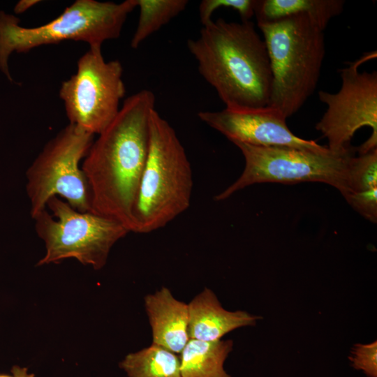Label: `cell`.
<instances>
[{
	"instance_id": "6da1fadb",
	"label": "cell",
	"mask_w": 377,
	"mask_h": 377,
	"mask_svg": "<svg viewBox=\"0 0 377 377\" xmlns=\"http://www.w3.org/2000/svg\"><path fill=\"white\" fill-rule=\"evenodd\" d=\"M155 102V95L148 89L128 96L94 140L81 165L90 188L91 212L120 222L130 232Z\"/></svg>"
},
{
	"instance_id": "7a4b0ae2",
	"label": "cell",
	"mask_w": 377,
	"mask_h": 377,
	"mask_svg": "<svg viewBox=\"0 0 377 377\" xmlns=\"http://www.w3.org/2000/svg\"><path fill=\"white\" fill-rule=\"evenodd\" d=\"M186 44L199 73L226 108L269 105L272 82L269 59L265 41L251 21L212 20Z\"/></svg>"
},
{
	"instance_id": "3957f363",
	"label": "cell",
	"mask_w": 377,
	"mask_h": 377,
	"mask_svg": "<svg viewBox=\"0 0 377 377\" xmlns=\"http://www.w3.org/2000/svg\"><path fill=\"white\" fill-rule=\"evenodd\" d=\"M193 185L191 164L181 141L168 121L153 110L131 232H151L184 212L191 204Z\"/></svg>"
},
{
	"instance_id": "277c9868",
	"label": "cell",
	"mask_w": 377,
	"mask_h": 377,
	"mask_svg": "<svg viewBox=\"0 0 377 377\" xmlns=\"http://www.w3.org/2000/svg\"><path fill=\"white\" fill-rule=\"evenodd\" d=\"M272 71L269 106L286 118L314 92L325 54L324 30L309 16L297 15L258 23Z\"/></svg>"
},
{
	"instance_id": "5b68a950",
	"label": "cell",
	"mask_w": 377,
	"mask_h": 377,
	"mask_svg": "<svg viewBox=\"0 0 377 377\" xmlns=\"http://www.w3.org/2000/svg\"><path fill=\"white\" fill-rule=\"evenodd\" d=\"M136 7V0L121 3L76 0L57 17L35 27H24L18 17L0 11V70L13 81L8 61L14 51L27 53L41 45L65 40L101 48L104 42L119 37L128 14Z\"/></svg>"
},
{
	"instance_id": "8992f818",
	"label": "cell",
	"mask_w": 377,
	"mask_h": 377,
	"mask_svg": "<svg viewBox=\"0 0 377 377\" xmlns=\"http://www.w3.org/2000/svg\"><path fill=\"white\" fill-rule=\"evenodd\" d=\"M45 253L37 266L75 258L100 269L112 247L130 231L120 222L92 212H80L59 197L50 198L46 209L34 218Z\"/></svg>"
},
{
	"instance_id": "52a82bcc",
	"label": "cell",
	"mask_w": 377,
	"mask_h": 377,
	"mask_svg": "<svg viewBox=\"0 0 377 377\" xmlns=\"http://www.w3.org/2000/svg\"><path fill=\"white\" fill-rule=\"evenodd\" d=\"M244 158V170L238 179L214 197L224 200L255 184L322 182L348 192V169L355 149L334 153L329 149L317 151L288 147H260L234 143Z\"/></svg>"
},
{
	"instance_id": "ba28073f",
	"label": "cell",
	"mask_w": 377,
	"mask_h": 377,
	"mask_svg": "<svg viewBox=\"0 0 377 377\" xmlns=\"http://www.w3.org/2000/svg\"><path fill=\"white\" fill-rule=\"evenodd\" d=\"M94 137L68 124L45 144L26 172L31 218L46 209L52 197L61 198L77 211L91 212L89 186L80 165Z\"/></svg>"
},
{
	"instance_id": "9c48e42d",
	"label": "cell",
	"mask_w": 377,
	"mask_h": 377,
	"mask_svg": "<svg viewBox=\"0 0 377 377\" xmlns=\"http://www.w3.org/2000/svg\"><path fill=\"white\" fill-rule=\"evenodd\" d=\"M376 57L368 52L339 70L341 85L336 93L318 91L327 110L316 128L327 139L332 152L343 153L353 149L350 142L360 128L368 126L371 134L357 148L359 154L377 148V72H360L359 67Z\"/></svg>"
},
{
	"instance_id": "30bf717a",
	"label": "cell",
	"mask_w": 377,
	"mask_h": 377,
	"mask_svg": "<svg viewBox=\"0 0 377 377\" xmlns=\"http://www.w3.org/2000/svg\"><path fill=\"white\" fill-rule=\"evenodd\" d=\"M122 75L120 61H106L101 48H89L83 54L76 73L59 91L69 124L94 135L102 133L120 110L126 93Z\"/></svg>"
},
{
	"instance_id": "8fae6325",
	"label": "cell",
	"mask_w": 377,
	"mask_h": 377,
	"mask_svg": "<svg viewBox=\"0 0 377 377\" xmlns=\"http://www.w3.org/2000/svg\"><path fill=\"white\" fill-rule=\"evenodd\" d=\"M198 117L232 143L260 147H288L317 151L328 149L315 141L306 140L294 135L288 127L287 118L283 113L269 105L201 111L198 113Z\"/></svg>"
},
{
	"instance_id": "7c38bea8",
	"label": "cell",
	"mask_w": 377,
	"mask_h": 377,
	"mask_svg": "<svg viewBox=\"0 0 377 377\" xmlns=\"http://www.w3.org/2000/svg\"><path fill=\"white\" fill-rule=\"evenodd\" d=\"M145 306L152 331V343L181 353L189 340L188 304L161 288L145 297Z\"/></svg>"
},
{
	"instance_id": "4fadbf2b",
	"label": "cell",
	"mask_w": 377,
	"mask_h": 377,
	"mask_svg": "<svg viewBox=\"0 0 377 377\" xmlns=\"http://www.w3.org/2000/svg\"><path fill=\"white\" fill-rule=\"evenodd\" d=\"M188 337L205 341L221 339L239 327L254 325L260 317L246 311L226 310L214 292L205 288L188 304Z\"/></svg>"
},
{
	"instance_id": "5bb4252c",
	"label": "cell",
	"mask_w": 377,
	"mask_h": 377,
	"mask_svg": "<svg viewBox=\"0 0 377 377\" xmlns=\"http://www.w3.org/2000/svg\"><path fill=\"white\" fill-rule=\"evenodd\" d=\"M344 4L343 0H256L254 15L258 24L306 15L325 30L330 21L342 13Z\"/></svg>"
},
{
	"instance_id": "9a60e30c",
	"label": "cell",
	"mask_w": 377,
	"mask_h": 377,
	"mask_svg": "<svg viewBox=\"0 0 377 377\" xmlns=\"http://www.w3.org/2000/svg\"><path fill=\"white\" fill-rule=\"evenodd\" d=\"M233 341H205L189 339L181 352L182 377H230L223 364L232 350Z\"/></svg>"
},
{
	"instance_id": "2e32d148",
	"label": "cell",
	"mask_w": 377,
	"mask_h": 377,
	"mask_svg": "<svg viewBox=\"0 0 377 377\" xmlns=\"http://www.w3.org/2000/svg\"><path fill=\"white\" fill-rule=\"evenodd\" d=\"M119 367L128 377H182L179 357L154 343L127 355Z\"/></svg>"
},
{
	"instance_id": "e0dca14e",
	"label": "cell",
	"mask_w": 377,
	"mask_h": 377,
	"mask_svg": "<svg viewBox=\"0 0 377 377\" xmlns=\"http://www.w3.org/2000/svg\"><path fill=\"white\" fill-rule=\"evenodd\" d=\"M140 15L131 47L137 49L144 40L177 17L188 3L187 0H136Z\"/></svg>"
},
{
	"instance_id": "ac0fdd59",
	"label": "cell",
	"mask_w": 377,
	"mask_h": 377,
	"mask_svg": "<svg viewBox=\"0 0 377 377\" xmlns=\"http://www.w3.org/2000/svg\"><path fill=\"white\" fill-rule=\"evenodd\" d=\"M348 187L345 199H377V148L357 157L352 156Z\"/></svg>"
},
{
	"instance_id": "d6986e66",
	"label": "cell",
	"mask_w": 377,
	"mask_h": 377,
	"mask_svg": "<svg viewBox=\"0 0 377 377\" xmlns=\"http://www.w3.org/2000/svg\"><path fill=\"white\" fill-rule=\"evenodd\" d=\"M256 0H203L199 5V17L202 25L212 20L214 12L220 8L236 10L242 21L250 20L254 15Z\"/></svg>"
},
{
	"instance_id": "ffe728a7",
	"label": "cell",
	"mask_w": 377,
	"mask_h": 377,
	"mask_svg": "<svg viewBox=\"0 0 377 377\" xmlns=\"http://www.w3.org/2000/svg\"><path fill=\"white\" fill-rule=\"evenodd\" d=\"M350 360L353 367L362 369L369 377H377V341L368 344H356Z\"/></svg>"
},
{
	"instance_id": "44dd1931",
	"label": "cell",
	"mask_w": 377,
	"mask_h": 377,
	"mask_svg": "<svg viewBox=\"0 0 377 377\" xmlns=\"http://www.w3.org/2000/svg\"><path fill=\"white\" fill-rule=\"evenodd\" d=\"M12 375L0 374V377H35L34 374H29L25 367L14 366L11 369Z\"/></svg>"
},
{
	"instance_id": "7402d4cb",
	"label": "cell",
	"mask_w": 377,
	"mask_h": 377,
	"mask_svg": "<svg viewBox=\"0 0 377 377\" xmlns=\"http://www.w3.org/2000/svg\"><path fill=\"white\" fill-rule=\"evenodd\" d=\"M40 2V1L37 0H22L19 1L15 7V12L17 14L24 13V11L27 10L29 8H31L34 5Z\"/></svg>"
}]
</instances>
